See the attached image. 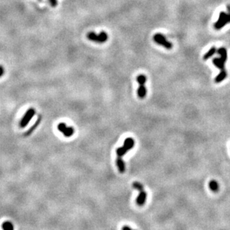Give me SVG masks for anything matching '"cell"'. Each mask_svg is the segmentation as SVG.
I'll list each match as a JSON object with an SVG mask.
<instances>
[{
	"label": "cell",
	"instance_id": "6da1fadb",
	"mask_svg": "<svg viewBox=\"0 0 230 230\" xmlns=\"http://www.w3.org/2000/svg\"><path fill=\"white\" fill-rule=\"evenodd\" d=\"M229 13L226 14L224 11L220 12L217 21L214 23V28L216 29H220L224 27L226 25L230 23V5L227 6Z\"/></svg>",
	"mask_w": 230,
	"mask_h": 230
},
{
	"label": "cell",
	"instance_id": "7a4b0ae2",
	"mask_svg": "<svg viewBox=\"0 0 230 230\" xmlns=\"http://www.w3.org/2000/svg\"><path fill=\"white\" fill-rule=\"evenodd\" d=\"M87 38L91 41H94V42H97L98 43H103L104 42H106L108 39V35L106 32H101L99 35H97L95 32H89L86 35Z\"/></svg>",
	"mask_w": 230,
	"mask_h": 230
},
{
	"label": "cell",
	"instance_id": "3957f363",
	"mask_svg": "<svg viewBox=\"0 0 230 230\" xmlns=\"http://www.w3.org/2000/svg\"><path fill=\"white\" fill-rule=\"evenodd\" d=\"M35 109L33 108H30L29 110H27V111L25 113L24 116L22 117L21 120H20V126L21 127V128H25V127L29 123V122H30L31 120L33 118V117L35 116Z\"/></svg>",
	"mask_w": 230,
	"mask_h": 230
},
{
	"label": "cell",
	"instance_id": "277c9868",
	"mask_svg": "<svg viewBox=\"0 0 230 230\" xmlns=\"http://www.w3.org/2000/svg\"><path fill=\"white\" fill-rule=\"evenodd\" d=\"M153 40L158 44L161 45V46L165 47L167 49H171L173 47V45L171 42L168 41L166 40V38H165V36L162 34H156V35L153 36Z\"/></svg>",
	"mask_w": 230,
	"mask_h": 230
},
{
	"label": "cell",
	"instance_id": "5b68a950",
	"mask_svg": "<svg viewBox=\"0 0 230 230\" xmlns=\"http://www.w3.org/2000/svg\"><path fill=\"white\" fill-rule=\"evenodd\" d=\"M57 129H58V130L62 134L66 137L72 136L74 132V130L72 127L67 126L64 123H59L58 126H57Z\"/></svg>",
	"mask_w": 230,
	"mask_h": 230
},
{
	"label": "cell",
	"instance_id": "8992f818",
	"mask_svg": "<svg viewBox=\"0 0 230 230\" xmlns=\"http://www.w3.org/2000/svg\"><path fill=\"white\" fill-rule=\"evenodd\" d=\"M146 199H147V193L144 190L141 191H139V194L136 198V204L139 206H144V204L145 203Z\"/></svg>",
	"mask_w": 230,
	"mask_h": 230
},
{
	"label": "cell",
	"instance_id": "52a82bcc",
	"mask_svg": "<svg viewBox=\"0 0 230 230\" xmlns=\"http://www.w3.org/2000/svg\"><path fill=\"white\" fill-rule=\"evenodd\" d=\"M134 144H135V142H134V140H133V138H126L125 141H124L123 147L127 150V151H129V150H130L133 147H134Z\"/></svg>",
	"mask_w": 230,
	"mask_h": 230
},
{
	"label": "cell",
	"instance_id": "ba28073f",
	"mask_svg": "<svg viewBox=\"0 0 230 230\" xmlns=\"http://www.w3.org/2000/svg\"><path fill=\"white\" fill-rule=\"evenodd\" d=\"M116 165H117L118 169H119V171L120 172H125V163L122 160V157H118V158L116 159Z\"/></svg>",
	"mask_w": 230,
	"mask_h": 230
},
{
	"label": "cell",
	"instance_id": "9c48e42d",
	"mask_svg": "<svg viewBox=\"0 0 230 230\" xmlns=\"http://www.w3.org/2000/svg\"><path fill=\"white\" fill-rule=\"evenodd\" d=\"M213 64L217 67V68H219L220 70H224L225 68V63L221 60L220 58H215L212 60Z\"/></svg>",
	"mask_w": 230,
	"mask_h": 230
},
{
	"label": "cell",
	"instance_id": "30bf717a",
	"mask_svg": "<svg viewBox=\"0 0 230 230\" xmlns=\"http://www.w3.org/2000/svg\"><path fill=\"white\" fill-rule=\"evenodd\" d=\"M217 53L220 55V59L223 61L224 63H226V60H227V52L225 48L221 47L217 50Z\"/></svg>",
	"mask_w": 230,
	"mask_h": 230
},
{
	"label": "cell",
	"instance_id": "8fae6325",
	"mask_svg": "<svg viewBox=\"0 0 230 230\" xmlns=\"http://www.w3.org/2000/svg\"><path fill=\"white\" fill-rule=\"evenodd\" d=\"M226 76H227V73H226V71L225 70H222L221 72L216 76L215 82H217V83L221 82L222 81H223L226 79Z\"/></svg>",
	"mask_w": 230,
	"mask_h": 230
},
{
	"label": "cell",
	"instance_id": "7c38bea8",
	"mask_svg": "<svg viewBox=\"0 0 230 230\" xmlns=\"http://www.w3.org/2000/svg\"><path fill=\"white\" fill-rule=\"evenodd\" d=\"M209 188H210L211 191H212L213 192H217L219 190V185L217 183V181L215 180H212V181L209 182Z\"/></svg>",
	"mask_w": 230,
	"mask_h": 230
},
{
	"label": "cell",
	"instance_id": "4fadbf2b",
	"mask_svg": "<svg viewBox=\"0 0 230 230\" xmlns=\"http://www.w3.org/2000/svg\"><path fill=\"white\" fill-rule=\"evenodd\" d=\"M3 230H14V224L11 221H5L2 225Z\"/></svg>",
	"mask_w": 230,
	"mask_h": 230
},
{
	"label": "cell",
	"instance_id": "5bb4252c",
	"mask_svg": "<svg viewBox=\"0 0 230 230\" xmlns=\"http://www.w3.org/2000/svg\"><path fill=\"white\" fill-rule=\"evenodd\" d=\"M216 48L215 47H212L210 49V50L209 51V52H206V54L204 55V56H203V59L204 60H207V59H209V58H211L212 56H213V55H214V53L216 52Z\"/></svg>",
	"mask_w": 230,
	"mask_h": 230
},
{
	"label": "cell",
	"instance_id": "9a60e30c",
	"mask_svg": "<svg viewBox=\"0 0 230 230\" xmlns=\"http://www.w3.org/2000/svg\"><path fill=\"white\" fill-rule=\"evenodd\" d=\"M127 152L128 151H127L124 147H119V148H118L117 150H116V154H117V155L119 157H122L124 155H125Z\"/></svg>",
	"mask_w": 230,
	"mask_h": 230
},
{
	"label": "cell",
	"instance_id": "2e32d148",
	"mask_svg": "<svg viewBox=\"0 0 230 230\" xmlns=\"http://www.w3.org/2000/svg\"><path fill=\"white\" fill-rule=\"evenodd\" d=\"M133 188L136 190L139 191H141L144 190V186L142 183L139 182H134L133 183Z\"/></svg>",
	"mask_w": 230,
	"mask_h": 230
},
{
	"label": "cell",
	"instance_id": "e0dca14e",
	"mask_svg": "<svg viewBox=\"0 0 230 230\" xmlns=\"http://www.w3.org/2000/svg\"><path fill=\"white\" fill-rule=\"evenodd\" d=\"M146 80H147V78L144 75H140L137 77V82H139V86H144Z\"/></svg>",
	"mask_w": 230,
	"mask_h": 230
},
{
	"label": "cell",
	"instance_id": "ac0fdd59",
	"mask_svg": "<svg viewBox=\"0 0 230 230\" xmlns=\"http://www.w3.org/2000/svg\"><path fill=\"white\" fill-rule=\"evenodd\" d=\"M50 5L52 7H56L57 5V0H49Z\"/></svg>",
	"mask_w": 230,
	"mask_h": 230
},
{
	"label": "cell",
	"instance_id": "d6986e66",
	"mask_svg": "<svg viewBox=\"0 0 230 230\" xmlns=\"http://www.w3.org/2000/svg\"><path fill=\"white\" fill-rule=\"evenodd\" d=\"M5 73V69L2 65H0V77H2L3 76Z\"/></svg>",
	"mask_w": 230,
	"mask_h": 230
},
{
	"label": "cell",
	"instance_id": "ffe728a7",
	"mask_svg": "<svg viewBox=\"0 0 230 230\" xmlns=\"http://www.w3.org/2000/svg\"><path fill=\"white\" fill-rule=\"evenodd\" d=\"M122 230H133V229H132L131 228L128 226H124L122 228Z\"/></svg>",
	"mask_w": 230,
	"mask_h": 230
}]
</instances>
